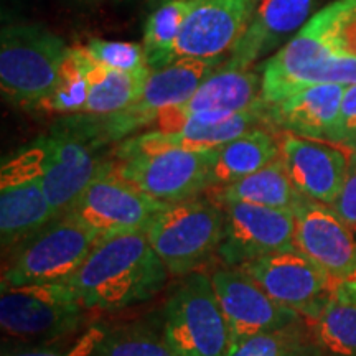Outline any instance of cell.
I'll return each instance as SVG.
<instances>
[{"label": "cell", "instance_id": "cell-1", "mask_svg": "<svg viewBox=\"0 0 356 356\" xmlns=\"http://www.w3.org/2000/svg\"><path fill=\"white\" fill-rule=\"evenodd\" d=\"M167 275L145 229H136L101 234L66 284L84 309L118 310L154 297Z\"/></svg>", "mask_w": 356, "mask_h": 356}, {"label": "cell", "instance_id": "cell-2", "mask_svg": "<svg viewBox=\"0 0 356 356\" xmlns=\"http://www.w3.org/2000/svg\"><path fill=\"white\" fill-rule=\"evenodd\" d=\"M2 95L19 106L40 104L51 95L70 47L35 25H12L0 37Z\"/></svg>", "mask_w": 356, "mask_h": 356}, {"label": "cell", "instance_id": "cell-3", "mask_svg": "<svg viewBox=\"0 0 356 356\" xmlns=\"http://www.w3.org/2000/svg\"><path fill=\"white\" fill-rule=\"evenodd\" d=\"M225 231L226 216L220 204L190 198L160 210L145 234L168 273L184 275L220 249Z\"/></svg>", "mask_w": 356, "mask_h": 356}, {"label": "cell", "instance_id": "cell-4", "mask_svg": "<svg viewBox=\"0 0 356 356\" xmlns=\"http://www.w3.org/2000/svg\"><path fill=\"white\" fill-rule=\"evenodd\" d=\"M99 233L73 213L55 218L22 243L2 273V287L68 280L86 259Z\"/></svg>", "mask_w": 356, "mask_h": 356}, {"label": "cell", "instance_id": "cell-5", "mask_svg": "<svg viewBox=\"0 0 356 356\" xmlns=\"http://www.w3.org/2000/svg\"><path fill=\"white\" fill-rule=\"evenodd\" d=\"M111 168L121 180L162 203L195 198L210 186L215 150H121Z\"/></svg>", "mask_w": 356, "mask_h": 356}, {"label": "cell", "instance_id": "cell-6", "mask_svg": "<svg viewBox=\"0 0 356 356\" xmlns=\"http://www.w3.org/2000/svg\"><path fill=\"white\" fill-rule=\"evenodd\" d=\"M165 335L178 356H228L233 340L208 275L191 273L172 293Z\"/></svg>", "mask_w": 356, "mask_h": 356}, {"label": "cell", "instance_id": "cell-7", "mask_svg": "<svg viewBox=\"0 0 356 356\" xmlns=\"http://www.w3.org/2000/svg\"><path fill=\"white\" fill-rule=\"evenodd\" d=\"M83 309L66 280L2 287L0 327L19 340H48L76 328Z\"/></svg>", "mask_w": 356, "mask_h": 356}, {"label": "cell", "instance_id": "cell-8", "mask_svg": "<svg viewBox=\"0 0 356 356\" xmlns=\"http://www.w3.org/2000/svg\"><path fill=\"white\" fill-rule=\"evenodd\" d=\"M356 84V60L335 58L302 26L262 68V104L314 84Z\"/></svg>", "mask_w": 356, "mask_h": 356}, {"label": "cell", "instance_id": "cell-9", "mask_svg": "<svg viewBox=\"0 0 356 356\" xmlns=\"http://www.w3.org/2000/svg\"><path fill=\"white\" fill-rule=\"evenodd\" d=\"M29 150L55 218L70 213L104 168L91 145L73 132H53L35 142Z\"/></svg>", "mask_w": 356, "mask_h": 356}, {"label": "cell", "instance_id": "cell-10", "mask_svg": "<svg viewBox=\"0 0 356 356\" xmlns=\"http://www.w3.org/2000/svg\"><path fill=\"white\" fill-rule=\"evenodd\" d=\"M254 282L280 305L310 315L340 284L318 264L297 249L280 251L239 266Z\"/></svg>", "mask_w": 356, "mask_h": 356}, {"label": "cell", "instance_id": "cell-11", "mask_svg": "<svg viewBox=\"0 0 356 356\" xmlns=\"http://www.w3.org/2000/svg\"><path fill=\"white\" fill-rule=\"evenodd\" d=\"M216 61L181 58L150 73L142 95L121 113L108 115L102 132L119 139L129 132L152 126L163 109L185 104L200 84L215 73Z\"/></svg>", "mask_w": 356, "mask_h": 356}, {"label": "cell", "instance_id": "cell-12", "mask_svg": "<svg viewBox=\"0 0 356 356\" xmlns=\"http://www.w3.org/2000/svg\"><path fill=\"white\" fill-rule=\"evenodd\" d=\"M226 216V231L220 256L231 267L259 257L291 251L296 233V211L251 203L220 204Z\"/></svg>", "mask_w": 356, "mask_h": 356}, {"label": "cell", "instance_id": "cell-13", "mask_svg": "<svg viewBox=\"0 0 356 356\" xmlns=\"http://www.w3.org/2000/svg\"><path fill=\"white\" fill-rule=\"evenodd\" d=\"M168 203L147 197L119 178L104 163L99 175L89 184L70 213L99 234L145 229L150 220Z\"/></svg>", "mask_w": 356, "mask_h": 356}, {"label": "cell", "instance_id": "cell-14", "mask_svg": "<svg viewBox=\"0 0 356 356\" xmlns=\"http://www.w3.org/2000/svg\"><path fill=\"white\" fill-rule=\"evenodd\" d=\"M0 184V236L2 248L8 249L43 229L55 213L29 149L2 167Z\"/></svg>", "mask_w": 356, "mask_h": 356}, {"label": "cell", "instance_id": "cell-15", "mask_svg": "<svg viewBox=\"0 0 356 356\" xmlns=\"http://www.w3.org/2000/svg\"><path fill=\"white\" fill-rule=\"evenodd\" d=\"M210 279L233 343L257 333L291 327L297 320L299 312L275 302L239 267L218 269Z\"/></svg>", "mask_w": 356, "mask_h": 356}, {"label": "cell", "instance_id": "cell-16", "mask_svg": "<svg viewBox=\"0 0 356 356\" xmlns=\"http://www.w3.org/2000/svg\"><path fill=\"white\" fill-rule=\"evenodd\" d=\"M279 144L280 159L296 188L304 197L332 207L343 185L355 150L338 142L293 134H286Z\"/></svg>", "mask_w": 356, "mask_h": 356}, {"label": "cell", "instance_id": "cell-17", "mask_svg": "<svg viewBox=\"0 0 356 356\" xmlns=\"http://www.w3.org/2000/svg\"><path fill=\"white\" fill-rule=\"evenodd\" d=\"M254 0H200L177 40L175 60L218 61L233 51L256 10Z\"/></svg>", "mask_w": 356, "mask_h": 356}, {"label": "cell", "instance_id": "cell-18", "mask_svg": "<svg viewBox=\"0 0 356 356\" xmlns=\"http://www.w3.org/2000/svg\"><path fill=\"white\" fill-rule=\"evenodd\" d=\"M293 246L338 284L356 269V236L332 208L304 197L293 208Z\"/></svg>", "mask_w": 356, "mask_h": 356}, {"label": "cell", "instance_id": "cell-19", "mask_svg": "<svg viewBox=\"0 0 356 356\" xmlns=\"http://www.w3.org/2000/svg\"><path fill=\"white\" fill-rule=\"evenodd\" d=\"M262 76L251 70L222 68L200 84L185 104L163 109L155 119V131L175 132L198 114L236 115L262 106Z\"/></svg>", "mask_w": 356, "mask_h": 356}, {"label": "cell", "instance_id": "cell-20", "mask_svg": "<svg viewBox=\"0 0 356 356\" xmlns=\"http://www.w3.org/2000/svg\"><path fill=\"white\" fill-rule=\"evenodd\" d=\"M346 84L302 88L273 104H262L266 119L293 136L332 140Z\"/></svg>", "mask_w": 356, "mask_h": 356}, {"label": "cell", "instance_id": "cell-21", "mask_svg": "<svg viewBox=\"0 0 356 356\" xmlns=\"http://www.w3.org/2000/svg\"><path fill=\"white\" fill-rule=\"evenodd\" d=\"M315 0H259L248 29L234 47L228 68L249 70L307 24Z\"/></svg>", "mask_w": 356, "mask_h": 356}, {"label": "cell", "instance_id": "cell-22", "mask_svg": "<svg viewBox=\"0 0 356 356\" xmlns=\"http://www.w3.org/2000/svg\"><path fill=\"white\" fill-rule=\"evenodd\" d=\"M267 121L262 106L246 113L231 115L225 121L202 122L188 121L175 132L150 131L139 137L124 142L121 150H155V149H181L193 152L216 150L228 142L238 139L243 134L257 129V124Z\"/></svg>", "mask_w": 356, "mask_h": 356}, {"label": "cell", "instance_id": "cell-23", "mask_svg": "<svg viewBox=\"0 0 356 356\" xmlns=\"http://www.w3.org/2000/svg\"><path fill=\"white\" fill-rule=\"evenodd\" d=\"M207 195L216 204L251 203L279 210H293L304 198L292 184L282 159L231 185L208 186Z\"/></svg>", "mask_w": 356, "mask_h": 356}, {"label": "cell", "instance_id": "cell-24", "mask_svg": "<svg viewBox=\"0 0 356 356\" xmlns=\"http://www.w3.org/2000/svg\"><path fill=\"white\" fill-rule=\"evenodd\" d=\"M280 159V144L274 134L252 129L215 150L210 186H225L243 180Z\"/></svg>", "mask_w": 356, "mask_h": 356}, {"label": "cell", "instance_id": "cell-25", "mask_svg": "<svg viewBox=\"0 0 356 356\" xmlns=\"http://www.w3.org/2000/svg\"><path fill=\"white\" fill-rule=\"evenodd\" d=\"M79 51L83 55L84 71H86L89 83L88 102L83 109V113L88 115L108 118V115L127 109L142 95L147 79L152 73L150 68L139 73L106 68L89 60L81 47H79Z\"/></svg>", "mask_w": 356, "mask_h": 356}, {"label": "cell", "instance_id": "cell-26", "mask_svg": "<svg viewBox=\"0 0 356 356\" xmlns=\"http://www.w3.org/2000/svg\"><path fill=\"white\" fill-rule=\"evenodd\" d=\"M198 2L200 0H168L147 19L142 47L150 70H160L177 61V40L185 20Z\"/></svg>", "mask_w": 356, "mask_h": 356}, {"label": "cell", "instance_id": "cell-27", "mask_svg": "<svg viewBox=\"0 0 356 356\" xmlns=\"http://www.w3.org/2000/svg\"><path fill=\"white\" fill-rule=\"evenodd\" d=\"M307 317L318 345L333 356H356V304L333 296Z\"/></svg>", "mask_w": 356, "mask_h": 356}, {"label": "cell", "instance_id": "cell-28", "mask_svg": "<svg viewBox=\"0 0 356 356\" xmlns=\"http://www.w3.org/2000/svg\"><path fill=\"white\" fill-rule=\"evenodd\" d=\"M304 29L332 56L356 60V0H337L315 13Z\"/></svg>", "mask_w": 356, "mask_h": 356}, {"label": "cell", "instance_id": "cell-29", "mask_svg": "<svg viewBox=\"0 0 356 356\" xmlns=\"http://www.w3.org/2000/svg\"><path fill=\"white\" fill-rule=\"evenodd\" d=\"M89 356H178L165 333L136 323L106 332Z\"/></svg>", "mask_w": 356, "mask_h": 356}, {"label": "cell", "instance_id": "cell-30", "mask_svg": "<svg viewBox=\"0 0 356 356\" xmlns=\"http://www.w3.org/2000/svg\"><path fill=\"white\" fill-rule=\"evenodd\" d=\"M88 96L89 83L86 71H84L83 55L79 51V47L70 48V53L66 55L63 66H61L60 78H58L55 89L40 104L38 109L58 114L83 113L88 102Z\"/></svg>", "mask_w": 356, "mask_h": 356}, {"label": "cell", "instance_id": "cell-31", "mask_svg": "<svg viewBox=\"0 0 356 356\" xmlns=\"http://www.w3.org/2000/svg\"><path fill=\"white\" fill-rule=\"evenodd\" d=\"M81 48L89 60L106 68L126 71V73H139V71L149 70L145 50L139 43L108 42V40L96 38Z\"/></svg>", "mask_w": 356, "mask_h": 356}, {"label": "cell", "instance_id": "cell-32", "mask_svg": "<svg viewBox=\"0 0 356 356\" xmlns=\"http://www.w3.org/2000/svg\"><path fill=\"white\" fill-rule=\"evenodd\" d=\"M299 346L297 333L286 328L262 332L233 343L228 356H292Z\"/></svg>", "mask_w": 356, "mask_h": 356}, {"label": "cell", "instance_id": "cell-33", "mask_svg": "<svg viewBox=\"0 0 356 356\" xmlns=\"http://www.w3.org/2000/svg\"><path fill=\"white\" fill-rule=\"evenodd\" d=\"M330 208L356 236V150L351 155L340 193Z\"/></svg>", "mask_w": 356, "mask_h": 356}, {"label": "cell", "instance_id": "cell-34", "mask_svg": "<svg viewBox=\"0 0 356 356\" xmlns=\"http://www.w3.org/2000/svg\"><path fill=\"white\" fill-rule=\"evenodd\" d=\"M333 142L356 150V84H348L343 92Z\"/></svg>", "mask_w": 356, "mask_h": 356}, {"label": "cell", "instance_id": "cell-35", "mask_svg": "<svg viewBox=\"0 0 356 356\" xmlns=\"http://www.w3.org/2000/svg\"><path fill=\"white\" fill-rule=\"evenodd\" d=\"M106 330H102L101 327L89 328L81 338H78L74 341L73 346L70 348H58V346H40V348H30L24 351H17L13 355L6 356H89L92 353V350L96 348V345L99 343V340L104 335Z\"/></svg>", "mask_w": 356, "mask_h": 356}, {"label": "cell", "instance_id": "cell-36", "mask_svg": "<svg viewBox=\"0 0 356 356\" xmlns=\"http://www.w3.org/2000/svg\"><path fill=\"white\" fill-rule=\"evenodd\" d=\"M335 293L337 296L343 297V299L355 302L356 304V269L353 270V273H350L348 275H346L343 280H341Z\"/></svg>", "mask_w": 356, "mask_h": 356}, {"label": "cell", "instance_id": "cell-37", "mask_svg": "<svg viewBox=\"0 0 356 356\" xmlns=\"http://www.w3.org/2000/svg\"><path fill=\"white\" fill-rule=\"evenodd\" d=\"M154 3H159V6H162V3H165V2H168V0H152Z\"/></svg>", "mask_w": 356, "mask_h": 356}, {"label": "cell", "instance_id": "cell-38", "mask_svg": "<svg viewBox=\"0 0 356 356\" xmlns=\"http://www.w3.org/2000/svg\"><path fill=\"white\" fill-rule=\"evenodd\" d=\"M254 2H256V3H257V2H259V0H254Z\"/></svg>", "mask_w": 356, "mask_h": 356}]
</instances>
